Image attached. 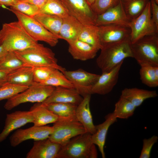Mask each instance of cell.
<instances>
[{"mask_svg": "<svg viewBox=\"0 0 158 158\" xmlns=\"http://www.w3.org/2000/svg\"><path fill=\"white\" fill-rule=\"evenodd\" d=\"M39 44L28 34L18 21L3 24L0 30V46L8 51L23 50Z\"/></svg>", "mask_w": 158, "mask_h": 158, "instance_id": "1", "label": "cell"}, {"mask_svg": "<svg viewBox=\"0 0 158 158\" xmlns=\"http://www.w3.org/2000/svg\"><path fill=\"white\" fill-rule=\"evenodd\" d=\"M130 40L102 45L96 63L102 72L110 71L128 57H133Z\"/></svg>", "mask_w": 158, "mask_h": 158, "instance_id": "2", "label": "cell"}, {"mask_svg": "<svg viewBox=\"0 0 158 158\" xmlns=\"http://www.w3.org/2000/svg\"><path fill=\"white\" fill-rule=\"evenodd\" d=\"M14 52L25 66L51 67L63 73L66 70L64 68L58 64L57 60L52 51L43 44L39 43L35 47Z\"/></svg>", "mask_w": 158, "mask_h": 158, "instance_id": "3", "label": "cell"}, {"mask_svg": "<svg viewBox=\"0 0 158 158\" xmlns=\"http://www.w3.org/2000/svg\"><path fill=\"white\" fill-rule=\"evenodd\" d=\"M91 135L86 133L72 138L61 146L56 158H97V149Z\"/></svg>", "mask_w": 158, "mask_h": 158, "instance_id": "4", "label": "cell"}, {"mask_svg": "<svg viewBox=\"0 0 158 158\" xmlns=\"http://www.w3.org/2000/svg\"><path fill=\"white\" fill-rule=\"evenodd\" d=\"M133 58L140 65L158 66V33L145 36L130 43Z\"/></svg>", "mask_w": 158, "mask_h": 158, "instance_id": "5", "label": "cell"}, {"mask_svg": "<svg viewBox=\"0 0 158 158\" xmlns=\"http://www.w3.org/2000/svg\"><path fill=\"white\" fill-rule=\"evenodd\" d=\"M55 87L34 83L24 91L7 99L4 107L11 110L20 104L28 102L42 103L52 94Z\"/></svg>", "mask_w": 158, "mask_h": 158, "instance_id": "6", "label": "cell"}, {"mask_svg": "<svg viewBox=\"0 0 158 158\" xmlns=\"http://www.w3.org/2000/svg\"><path fill=\"white\" fill-rule=\"evenodd\" d=\"M53 127V132L48 138L61 146L74 137L86 133L82 125L76 118L59 117Z\"/></svg>", "mask_w": 158, "mask_h": 158, "instance_id": "7", "label": "cell"}, {"mask_svg": "<svg viewBox=\"0 0 158 158\" xmlns=\"http://www.w3.org/2000/svg\"><path fill=\"white\" fill-rule=\"evenodd\" d=\"M8 9L15 14L26 32L34 40L44 42L52 47L56 45L59 38L45 28L33 17L15 10Z\"/></svg>", "mask_w": 158, "mask_h": 158, "instance_id": "8", "label": "cell"}, {"mask_svg": "<svg viewBox=\"0 0 158 158\" xmlns=\"http://www.w3.org/2000/svg\"><path fill=\"white\" fill-rule=\"evenodd\" d=\"M129 27L131 30L130 41L131 44L145 36L158 33V28L152 19L150 0L142 13L131 20Z\"/></svg>", "mask_w": 158, "mask_h": 158, "instance_id": "9", "label": "cell"}, {"mask_svg": "<svg viewBox=\"0 0 158 158\" xmlns=\"http://www.w3.org/2000/svg\"><path fill=\"white\" fill-rule=\"evenodd\" d=\"M63 73L83 97L87 95L92 94V87L100 75L88 72L82 69L72 71L66 70Z\"/></svg>", "mask_w": 158, "mask_h": 158, "instance_id": "10", "label": "cell"}, {"mask_svg": "<svg viewBox=\"0 0 158 158\" xmlns=\"http://www.w3.org/2000/svg\"><path fill=\"white\" fill-rule=\"evenodd\" d=\"M69 14L83 25H95L97 15L92 11L86 0H60Z\"/></svg>", "mask_w": 158, "mask_h": 158, "instance_id": "11", "label": "cell"}, {"mask_svg": "<svg viewBox=\"0 0 158 158\" xmlns=\"http://www.w3.org/2000/svg\"><path fill=\"white\" fill-rule=\"evenodd\" d=\"M53 130V126L34 125L27 128L18 129L10 137V145L12 147H15L28 140L33 139L35 141L48 138Z\"/></svg>", "mask_w": 158, "mask_h": 158, "instance_id": "12", "label": "cell"}, {"mask_svg": "<svg viewBox=\"0 0 158 158\" xmlns=\"http://www.w3.org/2000/svg\"><path fill=\"white\" fill-rule=\"evenodd\" d=\"M130 21L125 13L122 2L120 0L115 6L97 15L95 24L98 26L116 25L129 27Z\"/></svg>", "mask_w": 158, "mask_h": 158, "instance_id": "13", "label": "cell"}, {"mask_svg": "<svg viewBox=\"0 0 158 158\" xmlns=\"http://www.w3.org/2000/svg\"><path fill=\"white\" fill-rule=\"evenodd\" d=\"M98 27L99 38L102 46L106 44L130 40L131 30L129 27L116 25Z\"/></svg>", "mask_w": 158, "mask_h": 158, "instance_id": "14", "label": "cell"}, {"mask_svg": "<svg viewBox=\"0 0 158 158\" xmlns=\"http://www.w3.org/2000/svg\"><path fill=\"white\" fill-rule=\"evenodd\" d=\"M33 121V116L30 111H18L7 114L4 128L0 133V143L14 130Z\"/></svg>", "mask_w": 158, "mask_h": 158, "instance_id": "15", "label": "cell"}, {"mask_svg": "<svg viewBox=\"0 0 158 158\" xmlns=\"http://www.w3.org/2000/svg\"><path fill=\"white\" fill-rule=\"evenodd\" d=\"M123 62L109 71L102 72L92 87V94L104 95L112 91L118 82L119 71Z\"/></svg>", "mask_w": 158, "mask_h": 158, "instance_id": "16", "label": "cell"}, {"mask_svg": "<svg viewBox=\"0 0 158 158\" xmlns=\"http://www.w3.org/2000/svg\"><path fill=\"white\" fill-rule=\"evenodd\" d=\"M61 147L49 138L35 140L33 146L27 154V158H56Z\"/></svg>", "mask_w": 158, "mask_h": 158, "instance_id": "17", "label": "cell"}, {"mask_svg": "<svg viewBox=\"0 0 158 158\" xmlns=\"http://www.w3.org/2000/svg\"><path fill=\"white\" fill-rule=\"evenodd\" d=\"M74 88L55 87L51 95L42 103L44 105L53 103H70L78 105L83 99Z\"/></svg>", "mask_w": 158, "mask_h": 158, "instance_id": "18", "label": "cell"}, {"mask_svg": "<svg viewBox=\"0 0 158 158\" xmlns=\"http://www.w3.org/2000/svg\"><path fill=\"white\" fill-rule=\"evenodd\" d=\"M91 97V95L89 94L83 97L77 106L75 116L77 120L82 125L86 133L92 135L95 132L96 129L90 109Z\"/></svg>", "mask_w": 158, "mask_h": 158, "instance_id": "19", "label": "cell"}, {"mask_svg": "<svg viewBox=\"0 0 158 158\" xmlns=\"http://www.w3.org/2000/svg\"><path fill=\"white\" fill-rule=\"evenodd\" d=\"M63 19L59 37L69 44L78 39L84 25L71 15Z\"/></svg>", "mask_w": 158, "mask_h": 158, "instance_id": "20", "label": "cell"}, {"mask_svg": "<svg viewBox=\"0 0 158 158\" xmlns=\"http://www.w3.org/2000/svg\"><path fill=\"white\" fill-rule=\"evenodd\" d=\"M103 123L95 126L96 131L91 135L92 142L98 147L103 158H105L104 148L108 129L110 126L117 121L113 112L107 115Z\"/></svg>", "mask_w": 158, "mask_h": 158, "instance_id": "21", "label": "cell"}, {"mask_svg": "<svg viewBox=\"0 0 158 158\" xmlns=\"http://www.w3.org/2000/svg\"><path fill=\"white\" fill-rule=\"evenodd\" d=\"M98 51L94 47L78 39L69 44L68 52L76 60L85 61L92 59Z\"/></svg>", "mask_w": 158, "mask_h": 158, "instance_id": "22", "label": "cell"}, {"mask_svg": "<svg viewBox=\"0 0 158 158\" xmlns=\"http://www.w3.org/2000/svg\"><path fill=\"white\" fill-rule=\"evenodd\" d=\"M30 111L33 115V123L35 126H42L54 123L59 118L42 103H36L31 107Z\"/></svg>", "mask_w": 158, "mask_h": 158, "instance_id": "23", "label": "cell"}, {"mask_svg": "<svg viewBox=\"0 0 158 158\" xmlns=\"http://www.w3.org/2000/svg\"><path fill=\"white\" fill-rule=\"evenodd\" d=\"M157 95L156 91L132 88L124 89L121 91V97L129 101L137 107L146 99L155 97Z\"/></svg>", "mask_w": 158, "mask_h": 158, "instance_id": "24", "label": "cell"}, {"mask_svg": "<svg viewBox=\"0 0 158 158\" xmlns=\"http://www.w3.org/2000/svg\"><path fill=\"white\" fill-rule=\"evenodd\" d=\"M34 83L33 68L24 66L10 72L7 83L29 87Z\"/></svg>", "mask_w": 158, "mask_h": 158, "instance_id": "25", "label": "cell"}, {"mask_svg": "<svg viewBox=\"0 0 158 158\" xmlns=\"http://www.w3.org/2000/svg\"><path fill=\"white\" fill-rule=\"evenodd\" d=\"M45 28L59 39V34L63 19L58 16L39 13L33 17Z\"/></svg>", "mask_w": 158, "mask_h": 158, "instance_id": "26", "label": "cell"}, {"mask_svg": "<svg viewBox=\"0 0 158 158\" xmlns=\"http://www.w3.org/2000/svg\"><path fill=\"white\" fill-rule=\"evenodd\" d=\"M78 39L92 46L98 50L102 47L99 27L95 25H84Z\"/></svg>", "mask_w": 158, "mask_h": 158, "instance_id": "27", "label": "cell"}, {"mask_svg": "<svg viewBox=\"0 0 158 158\" xmlns=\"http://www.w3.org/2000/svg\"><path fill=\"white\" fill-rule=\"evenodd\" d=\"M140 79L142 83L150 87L158 86V66L148 64L140 65Z\"/></svg>", "mask_w": 158, "mask_h": 158, "instance_id": "28", "label": "cell"}, {"mask_svg": "<svg viewBox=\"0 0 158 158\" xmlns=\"http://www.w3.org/2000/svg\"><path fill=\"white\" fill-rule=\"evenodd\" d=\"M45 106L59 118H76L75 114L77 106L76 105L70 103L58 102L51 103Z\"/></svg>", "mask_w": 158, "mask_h": 158, "instance_id": "29", "label": "cell"}, {"mask_svg": "<svg viewBox=\"0 0 158 158\" xmlns=\"http://www.w3.org/2000/svg\"><path fill=\"white\" fill-rule=\"evenodd\" d=\"M136 108L129 101L120 96L115 104L113 113L117 118L126 119L133 115Z\"/></svg>", "mask_w": 158, "mask_h": 158, "instance_id": "30", "label": "cell"}, {"mask_svg": "<svg viewBox=\"0 0 158 158\" xmlns=\"http://www.w3.org/2000/svg\"><path fill=\"white\" fill-rule=\"evenodd\" d=\"M40 13L56 15L62 18L70 15L60 0H47L40 9Z\"/></svg>", "mask_w": 158, "mask_h": 158, "instance_id": "31", "label": "cell"}, {"mask_svg": "<svg viewBox=\"0 0 158 158\" xmlns=\"http://www.w3.org/2000/svg\"><path fill=\"white\" fill-rule=\"evenodd\" d=\"M150 0H127L122 1L125 13L131 20L139 16L142 12Z\"/></svg>", "mask_w": 158, "mask_h": 158, "instance_id": "32", "label": "cell"}, {"mask_svg": "<svg viewBox=\"0 0 158 158\" xmlns=\"http://www.w3.org/2000/svg\"><path fill=\"white\" fill-rule=\"evenodd\" d=\"M34 83L39 85H49L54 87H62L74 88L73 85L63 73L56 69L54 70L49 78L44 82L40 83Z\"/></svg>", "mask_w": 158, "mask_h": 158, "instance_id": "33", "label": "cell"}, {"mask_svg": "<svg viewBox=\"0 0 158 158\" xmlns=\"http://www.w3.org/2000/svg\"><path fill=\"white\" fill-rule=\"evenodd\" d=\"M25 66L13 51H8L0 62V69L10 72Z\"/></svg>", "mask_w": 158, "mask_h": 158, "instance_id": "34", "label": "cell"}, {"mask_svg": "<svg viewBox=\"0 0 158 158\" xmlns=\"http://www.w3.org/2000/svg\"><path fill=\"white\" fill-rule=\"evenodd\" d=\"M28 87L6 83L0 88V101L8 99L24 91Z\"/></svg>", "mask_w": 158, "mask_h": 158, "instance_id": "35", "label": "cell"}, {"mask_svg": "<svg viewBox=\"0 0 158 158\" xmlns=\"http://www.w3.org/2000/svg\"><path fill=\"white\" fill-rule=\"evenodd\" d=\"M10 7V9L32 17L39 13L40 9L35 5L18 0L15 4Z\"/></svg>", "mask_w": 158, "mask_h": 158, "instance_id": "36", "label": "cell"}, {"mask_svg": "<svg viewBox=\"0 0 158 158\" xmlns=\"http://www.w3.org/2000/svg\"><path fill=\"white\" fill-rule=\"evenodd\" d=\"M32 68L33 82L37 83H41L47 80L56 69L49 66H38Z\"/></svg>", "mask_w": 158, "mask_h": 158, "instance_id": "37", "label": "cell"}, {"mask_svg": "<svg viewBox=\"0 0 158 158\" xmlns=\"http://www.w3.org/2000/svg\"><path fill=\"white\" fill-rule=\"evenodd\" d=\"M120 0H95L90 7L94 13L98 15L117 5Z\"/></svg>", "mask_w": 158, "mask_h": 158, "instance_id": "38", "label": "cell"}, {"mask_svg": "<svg viewBox=\"0 0 158 158\" xmlns=\"http://www.w3.org/2000/svg\"><path fill=\"white\" fill-rule=\"evenodd\" d=\"M158 137L153 135L149 138H145L143 140V145L141 153L139 157L140 158H149L152 148L157 142Z\"/></svg>", "mask_w": 158, "mask_h": 158, "instance_id": "39", "label": "cell"}, {"mask_svg": "<svg viewBox=\"0 0 158 158\" xmlns=\"http://www.w3.org/2000/svg\"><path fill=\"white\" fill-rule=\"evenodd\" d=\"M152 20L158 28V5L154 0H150Z\"/></svg>", "mask_w": 158, "mask_h": 158, "instance_id": "40", "label": "cell"}, {"mask_svg": "<svg viewBox=\"0 0 158 158\" xmlns=\"http://www.w3.org/2000/svg\"><path fill=\"white\" fill-rule=\"evenodd\" d=\"M35 5L40 8L45 4L47 0H18Z\"/></svg>", "mask_w": 158, "mask_h": 158, "instance_id": "41", "label": "cell"}, {"mask_svg": "<svg viewBox=\"0 0 158 158\" xmlns=\"http://www.w3.org/2000/svg\"><path fill=\"white\" fill-rule=\"evenodd\" d=\"M10 72L0 69V88L7 83V78Z\"/></svg>", "mask_w": 158, "mask_h": 158, "instance_id": "42", "label": "cell"}, {"mask_svg": "<svg viewBox=\"0 0 158 158\" xmlns=\"http://www.w3.org/2000/svg\"><path fill=\"white\" fill-rule=\"evenodd\" d=\"M18 0H0V7L6 8V6H12L15 4Z\"/></svg>", "mask_w": 158, "mask_h": 158, "instance_id": "43", "label": "cell"}, {"mask_svg": "<svg viewBox=\"0 0 158 158\" xmlns=\"http://www.w3.org/2000/svg\"><path fill=\"white\" fill-rule=\"evenodd\" d=\"M8 52L4 47L0 46V62Z\"/></svg>", "mask_w": 158, "mask_h": 158, "instance_id": "44", "label": "cell"}, {"mask_svg": "<svg viewBox=\"0 0 158 158\" xmlns=\"http://www.w3.org/2000/svg\"><path fill=\"white\" fill-rule=\"evenodd\" d=\"M89 5L90 6L95 0H86Z\"/></svg>", "mask_w": 158, "mask_h": 158, "instance_id": "45", "label": "cell"}, {"mask_svg": "<svg viewBox=\"0 0 158 158\" xmlns=\"http://www.w3.org/2000/svg\"><path fill=\"white\" fill-rule=\"evenodd\" d=\"M158 4V0H154Z\"/></svg>", "mask_w": 158, "mask_h": 158, "instance_id": "46", "label": "cell"}, {"mask_svg": "<svg viewBox=\"0 0 158 158\" xmlns=\"http://www.w3.org/2000/svg\"><path fill=\"white\" fill-rule=\"evenodd\" d=\"M126 0H121V1H126Z\"/></svg>", "mask_w": 158, "mask_h": 158, "instance_id": "47", "label": "cell"}]
</instances>
